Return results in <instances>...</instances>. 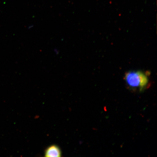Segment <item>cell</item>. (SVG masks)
Listing matches in <instances>:
<instances>
[{
  "label": "cell",
  "mask_w": 157,
  "mask_h": 157,
  "mask_svg": "<svg viewBox=\"0 0 157 157\" xmlns=\"http://www.w3.org/2000/svg\"><path fill=\"white\" fill-rule=\"evenodd\" d=\"M150 72L142 71H130L125 74L124 79L128 89L141 93L150 86Z\"/></svg>",
  "instance_id": "cell-1"
},
{
  "label": "cell",
  "mask_w": 157,
  "mask_h": 157,
  "mask_svg": "<svg viewBox=\"0 0 157 157\" xmlns=\"http://www.w3.org/2000/svg\"><path fill=\"white\" fill-rule=\"evenodd\" d=\"M44 156L48 157H61L62 156L61 150L57 145H52L46 149Z\"/></svg>",
  "instance_id": "cell-2"
},
{
  "label": "cell",
  "mask_w": 157,
  "mask_h": 157,
  "mask_svg": "<svg viewBox=\"0 0 157 157\" xmlns=\"http://www.w3.org/2000/svg\"><path fill=\"white\" fill-rule=\"evenodd\" d=\"M54 51L55 53H56V54H59V52L58 49H57L56 48L55 49Z\"/></svg>",
  "instance_id": "cell-3"
},
{
  "label": "cell",
  "mask_w": 157,
  "mask_h": 157,
  "mask_svg": "<svg viewBox=\"0 0 157 157\" xmlns=\"http://www.w3.org/2000/svg\"><path fill=\"white\" fill-rule=\"evenodd\" d=\"M33 25H29V26L28 27V29H30L31 28H33Z\"/></svg>",
  "instance_id": "cell-4"
}]
</instances>
